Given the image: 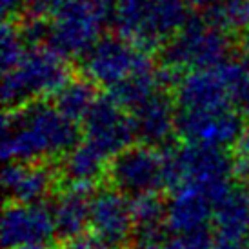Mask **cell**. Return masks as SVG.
<instances>
[{"mask_svg":"<svg viewBox=\"0 0 249 249\" xmlns=\"http://www.w3.org/2000/svg\"><path fill=\"white\" fill-rule=\"evenodd\" d=\"M213 228L216 244H236L249 235V189L233 184L228 193L214 204Z\"/></svg>","mask_w":249,"mask_h":249,"instance_id":"obj_17","label":"cell"},{"mask_svg":"<svg viewBox=\"0 0 249 249\" xmlns=\"http://www.w3.org/2000/svg\"><path fill=\"white\" fill-rule=\"evenodd\" d=\"M56 182L58 173L46 162H11L2 173L4 191L17 204H44Z\"/></svg>","mask_w":249,"mask_h":249,"instance_id":"obj_14","label":"cell"},{"mask_svg":"<svg viewBox=\"0 0 249 249\" xmlns=\"http://www.w3.org/2000/svg\"><path fill=\"white\" fill-rule=\"evenodd\" d=\"M129 115L140 144L160 149V145L169 144V140L177 135L178 106L169 91H159Z\"/></svg>","mask_w":249,"mask_h":249,"instance_id":"obj_13","label":"cell"},{"mask_svg":"<svg viewBox=\"0 0 249 249\" xmlns=\"http://www.w3.org/2000/svg\"><path fill=\"white\" fill-rule=\"evenodd\" d=\"M97 100L98 97L95 84L82 76V78H71L70 82L55 95L53 104L70 120L82 122Z\"/></svg>","mask_w":249,"mask_h":249,"instance_id":"obj_20","label":"cell"},{"mask_svg":"<svg viewBox=\"0 0 249 249\" xmlns=\"http://www.w3.org/2000/svg\"><path fill=\"white\" fill-rule=\"evenodd\" d=\"M193 17L184 0H117L113 26L135 46L162 49Z\"/></svg>","mask_w":249,"mask_h":249,"instance_id":"obj_2","label":"cell"},{"mask_svg":"<svg viewBox=\"0 0 249 249\" xmlns=\"http://www.w3.org/2000/svg\"><path fill=\"white\" fill-rule=\"evenodd\" d=\"M80 70L89 82L111 89L139 73L155 70V66L149 51L120 35H109L102 36L80 58Z\"/></svg>","mask_w":249,"mask_h":249,"instance_id":"obj_6","label":"cell"},{"mask_svg":"<svg viewBox=\"0 0 249 249\" xmlns=\"http://www.w3.org/2000/svg\"><path fill=\"white\" fill-rule=\"evenodd\" d=\"M111 187L127 198L160 195L167 189V151L145 144H133L117 155L107 167Z\"/></svg>","mask_w":249,"mask_h":249,"instance_id":"obj_7","label":"cell"},{"mask_svg":"<svg viewBox=\"0 0 249 249\" xmlns=\"http://www.w3.org/2000/svg\"><path fill=\"white\" fill-rule=\"evenodd\" d=\"M106 22L91 0H70L49 22L46 46L62 58H82L100 38Z\"/></svg>","mask_w":249,"mask_h":249,"instance_id":"obj_8","label":"cell"},{"mask_svg":"<svg viewBox=\"0 0 249 249\" xmlns=\"http://www.w3.org/2000/svg\"><path fill=\"white\" fill-rule=\"evenodd\" d=\"M159 249H167V242L164 244V246H162V248H159Z\"/></svg>","mask_w":249,"mask_h":249,"instance_id":"obj_33","label":"cell"},{"mask_svg":"<svg viewBox=\"0 0 249 249\" xmlns=\"http://www.w3.org/2000/svg\"><path fill=\"white\" fill-rule=\"evenodd\" d=\"M187 6H193V7H202L204 11L208 9V7H211L213 4H216L218 0H184Z\"/></svg>","mask_w":249,"mask_h":249,"instance_id":"obj_30","label":"cell"},{"mask_svg":"<svg viewBox=\"0 0 249 249\" xmlns=\"http://www.w3.org/2000/svg\"><path fill=\"white\" fill-rule=\"evenodd\" d=\"M246 131V118L238 109L178 111L177 135L184 144L208 145L228 151L238 144Z\"/></svg>","mask_w":249,"mask_h":249,"instance_id":"obj_11","label":"cell"},{"mask_svg":"<svg viewBox=\"0 0 249 249\" xmlns=\"http://www.w3.org/2000/svg\"><path fill=\"white\" fill-rule=\"evenodd\" d=\"M235 164L226 149L184 144L167 151V189H196L216 204L233 186Z\"/></svg>","mask_w":249,"mask_h":249,"instance_id":"obj_3","label":"cell"},{"mask_svg":"<svg viewBox=\"0 0 249 249\" xmlns=\"http://www.w3.org/2000/svg\"><path fill=\"white\" fill-rule=\"evenodd\" d=\"M89 231L106 249H125L131 246L135 233L131 198L111 186L93 191Z\"/></svg>","mask_w":249,"mask_h":249,"instance_id":"obj_10","label":"cell"},{"mask_svg":"<svg viewBox=\"0 0 249 249\" xmlns=\"http://www.w3.org/2000/svg\"><path fill=\"white\" fill-rule=\"evenodd\" d=\"M238 49H240V55H242V62L249 68V28L240 35Z\"/></svg>","mask_w":249,"mask_h":249,"instance_id":"obj_29","label":"cell"},{"mask_svg":"<svg viewBox=\"0 0 249 249\" xmlns=\"http://www.w3.org/2000/svg\"><path fill=\"white\" fill-rule=\"evenodd\" d=\"M28 44L24 40L20 26L6 20L0 29V58H2V71L13 70L22 60V56L28 51Z\"/></svg>","mask_w":249,"mask_h":249,"instance_id":"obj_23","label":"cell"},{"mask_svg":"<svg viewBox=\"0 0 249 249\" xmlns=\"http://www.w3.org/2000/svg\"><path fill=\"white\" fill-rule=\"evenodd\" d=\"M167 249H216V238L206 229L191 235L175 236L167 240Z\"/></svg>","mask_w":249,"mask_h":249,"instance_id":"obj_25","label":"cell"},{"mask_svg":"<svg viewBox=\"0 0 249 249\" xmlns=\"http://www.w3.org/2000/svg\"><path fill=\"white\" fill-rule=\"evenodd\" d=\"M15 249H46L42 246H26V248H15Z\"/></svg>","mask_w":249,"mask_h":249,"instance_id":"obj_32","label":"cell"},{"mask_svg":"<svg viewBox=\"0 0 249 249\" xmlns=\"http://www.w3.org/2000/svg\"><path fill=\"white\" fill-rule=\"evenodd\" d=\"M70 0H29L24 9V18L40 22H51L64 9Z\"/></svg>","mask_w":249,"mask_h":249,"instance_id":"obj_24","label":"cell"},{"mask_svg":"<svg viewBox=\"0 0 249 249\" xmlns=\"http://www.w3.org/2000/svg\"><path fill=\"white\" fill-rule=\"evenodd\" d=\"M71 80L66 58L48 46L29 48L13 70L4 73L2 100L7 109L55 97Z\"/></svg>","mask_w":249,"mask_h":249,"instance_id":"obj_4","label":"cell"},{"mask_svg":"<svg viewBox=\"0 0 249 249\" xmlns=\"http://www.w3.org/2000/svg\"><path fill=\"white\" fill-rule=\"evenodd\" d=\"M76 122L46 100L7 109L2 120V157L11 162L64 159L80 142Z\"/></svg>","mask_w":249,"mask_h":249,"instance_id":"obj_1","label":"cell"},{"mask_svg":"<svg viewBox=\"0 0 249 249\" xmlns=\"http://www.w3.org/2000/svg\"><path fill=\"white\" fill-rule=\"evenodd\" d=\"M216 249H249V238L236 244H216Z\"/></svg>","mask_w":249,"mask_h":249,"instance_id":"obj_31","label":"cell"},{"mask_svg":"<svg viewBox=\"0 0 249 249\" xmlns=\"http://www.w3.org/2000/svg\"><path fill=\"white\" fill-rule=\"evenodd\" d=\"M56 236L49 206L11 202L2 216V244L6 249L46 246Z\"/></svg>","mask_w":249,"mask_h":249,"instance_id":"obj_12","label":"cell"},{"mask_svg":"<svg viewBox=\"0 0 249 249\" xmlns=\"http://www.w3.org/2000/svg\"><path fill=\"white\" fill-rule=\"evenodd\" d=\"M231 51V35L213 28L206 18H191L160 49V55L164 68L184 75L228 62Z\"/></svg>","mask_w":249,"mask_h":249,"instance_id":"obj_5","label":"cell"},{"mask_svg":"<svg viewBox=\"0 0 249 249\" xmlns=\"http://www.w3.org/2000/svg\"><path fill=\"white\" fill-rule=\"evenodd\" d=\"M159 91H169L164 84L160 70H149L144 73L127 78L125 82L118 84L109 89L107 97L113 98L120 107H124L127 113L137 109L145 100H149Z\"/></svg>","mask_w":249,"mask_h":249,"instance_id":"obj_19","label":"cell"},{"mask_svg":"<svg viewBox=\"0 0 249 249\" xmlns=\"http://www.w3.org/2000/svg\"><path fill=\"white\" fill-rule=\"evenodd\" d=\"M133 218L135 228H166L167 202L160 198V195H144L133 198Z\"/></svg>","mask_w":249,"mask_h":249,"instance_id":"obj_22","label":"cell"},{"mask_svg":"<svg viewBox=\"0 0 249 249\" xmlns=\"http://www.w3.org/2000/svg\"><path fill=\"white\" fill-rule=\"evenodd\" d=\"M82 140L111 162L137 140L131 115L113 98H98L82 120Z\"/></svg>","mask_w":249,"mask_h":249,"instance_id":"obj_9","label":"cell"},{"mask_svg":"<svg viewBox=\"0 0 249 249\" xmlns=\"http://www.w3.org/2000/svg\"><path fill=\"white\" fill-rule=\"evenodd\" d=\"M204 18L228 35H242L249 28V0H218L206 9Z\"/></svg>","mask_w":249,"mask_h":249,"instance_id":"obj_21","label":"cell"},{"mask_svg":"<svg viewBox=\"0 0 249 249\" xmlns=\"http://www.w3.org/2000/svg\"><path fill=\"white\" fill-rule=\"evenodd\" d=\"M109 160L104 155H100L97 149H93L89 144L80 140L62 160L60 173L68 184L82 187H93L100 182L102 177H107Z\"/></svg>","mask_w":249,"mask_h":249,"instance_id":"obj_18","label":"cell"},{"mask_svg":"<svg viewBox=\"0 0 249 249\" xmlns=\"http://www.w3.org/2000/svg\"><path fill=\"white\" fill-rule=\"evenodd\" d=\"M29 0H2V11L4 17H15L18 13H24Z\"/></svg>","mask_w":249,"mask_h":249,"instance_id":"obj_28","label":"cell"},{"mask_svg":"<svg viewBox=\"0 0 249 249\" xmlns=\"http://www.w3.org/2000/svg\"><path fill=\"white\" fill-rule=\"evenodd\" d=\"M91 189L82 186L68 184L55 195L51 206L55 220L56 236L70 242L84 236V231L89 229V209H91Z\"/></svg>","mask_w":249,"mask_h":249,"instance_id":"obj_16","label":"cell"},{"mask_svg":"<svg viewBox=\"0 0 249 249\" xmlns=\"http://www.w3.org/2000/svg\"><path fill=\"white\" fill-rule=\"evenodd\" d=\"M231 155L235 164V177L249 184V131L244 133V137L233 147Z\"/></svg>","mask_w":249,"mask_h":249,"instance_id":"obj_26","label":"cell"},{"mask_svg":"<svg viewBox=\"0 0 249 249\" xmlns=\"http://www.w3.org/2000/svg\"><path fill=\"white\" fill-rule=\"evenodd\" d=\"M58 249H106L100 242H97L93 236H80L76 240L64 242Z\"/></svg>","mask_w":249,"mask_h":249,"instance_id":"obj_27","label":"cell"},{"mask_svg":"<svg viewBox=\"0 0 249 249\" xmlns=\"http://www.w3.org/2000/svg\"><path fill=\"white\" fill-rule=\"evenodd\" d=\"M214 202L196 189L173 191L166 209V228L175 236L206 231L213 224Z\"/></svg>","mask_w":249,"mask_h":249,"instance_id":"obj_15","label":"cell"}]
</instances>
